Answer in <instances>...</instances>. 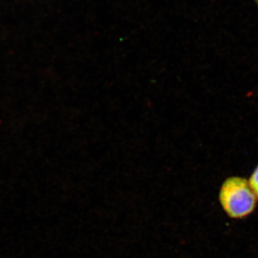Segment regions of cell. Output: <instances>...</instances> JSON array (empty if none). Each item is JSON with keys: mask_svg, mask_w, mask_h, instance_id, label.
<instances>
[{"mask_svg": "<svg viewBox=\"0 0 258 258\" xmlns=\"http://www.w3.org/2000/svg\"><path fill=\"white\" fill-rule=\"evenodd\" d=\"M219 200L225 213L232 219H243L254 211L257 198L248 181L238 176H230L222 183Z\"/></svg>", "mask_w": 258, "mask_h": 258, "instance_id": "1", "label": "cell"}, {"mask_svg": "<svg viewBox=\"0 0 258 258\" xmlns=\"http://www.w3.org/2000/svg\"><path fill=\"white\" fill-rule=\"evenodd\" d=\"M248 181L249 186L253 191L256 198L258 200V165L254 168L253 171L249 176Z\"/></svg>", "mask_w": 258, "mask_h": 258, "instance_id": "2", "label": "cell"}, {"mask_svg": "<svg viewBox=\"0 0 258 258\" xmlns=\"http://www.w3.org/2000/svg\"><path fill=\"white\" fill-rule=\"evenodd\" d=\"M254 1L256 2V3H257V5H258V0H254Z\"/></svg>", "mask_w": 258, "mask_h": 258, "instance_id": "3", "label": "cell"}]
</instances>
